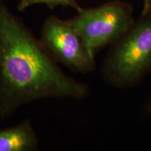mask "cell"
<instances>
[{"label": "cell", "instance_id": "obj_1", "mask_svg": "<svg viewBox=\"0 0 151 151\" xmlns=\"http://www.w3.org/2000/svg\"><path fill=\"white\" fill-rule=\"evenodd\" d=\"M89 88L62 71L40 39L0 0V118L46 98L84 99Z\"/></svg>", "mask_w": 151, "mask_h": 151}, {"label": "cell", "instance_id": "obj_2", "mask_svg": "<svg viewBox=\"0 0 151 151\" xmlns=\"http://www.w3.org/2000/svg\"><path fill=\"white\" fill-rule=\"evenodd\" d=\"M151 72V13H142L111 48L104 61L101 74L118 88L135 86Z\"/></svg>", "mask_w": 151, "mask_h": 151}, {"label": "cell", "instance_id": "obj_3", "mask_svg": "<svg viewBox=\"0 0 151 151\" xmlns=\"http://www.w3.org/2000/svg\"><path fill=\"white\" fill-rule=\"evenodd\" d=\"M67 21L95 55L100 49L118 40L135 20L130 4L113 0L95 8H81L76 16Z\"/></svg>", "mask_w": 151, "mask_h": 151}, {"label": "cell", "instance_id": "obj_4", "mask_svg": "<svg viewBox=\"0 0 151 151\" xmlns=\"http://www.w3.org/2000/svg\"><path fill=\"white\" fill-rule=\"evenodd\" d=\"M40 41L55 61L71 71L87 73L95 69L94 55L67 20L48 17L41 29Z\"/></svg>", "mask_w": 151, "mask_h": 151}, {"label": "cell", "instance_id": "obj_5", "mask_svg": "<svg viewBox=\"0 0 151 151\" xmlns=\"http://www.w3.org/2000/svg\"><path fill=\"white\" fill-rule=\"evenodd\" d=\"M39 144V138L29 120L0 129V151H35Z\"/></svg>", "mask_w": 151, "mask_h": 151}, {"label": "cell", "instance_id": "obj_6", "mask_svg": "<svg viewBox=\"0 0 151 151\" xmlns=\"http://www.w3.org/2000/svg\"><path fill=\"white\" fill-rule=\"evenodd\" d=\"M44 4L50 9H53L57 6L71 7L78 12L82 7L77 2V0H19L17 9L19 11L22 12L31 6Z\"/></svg>", "mask_w": 151, "mask_h": 151}, {"label": "cell", "instance_id": "obj_7", "mask_svg": "<svg viewBox=\"0 0 151 151\" xmlns=\"http://www.w3.org/2000/svg\"><path fill=\"white\" fill-rule=\"evenodd\" d=\"M151 13V0H143L142 13Z\"/></svg>", "mask_w": 151, "mask_h": 151}]
</instances>
